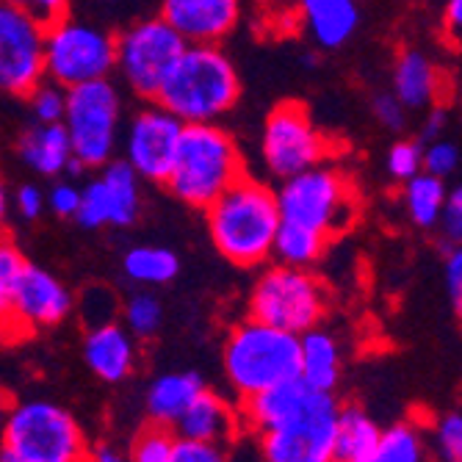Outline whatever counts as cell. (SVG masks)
Wrapping results in <instances>:
<instances>
[{"label":"cell","mask_w":462,"mask_h":462,"mask_svg":"<svg viewBox=\"0 0 462 462\" xmlns=\"http://www.w3.org/2000/svg\"><path fill=\"white\" fill-rule=\"evenodd\" d=\"M344 374V346L321 324L300 335V380L313 388L332 393Z\"/></svg>","instance_id":"7402d4cb"},{"label":"cell","mask_w":462,"mask_h":462,"mask_svg":"<svg viewBox=\"0 0 462 462\" xmlns=\"http://www.w3.org/2000/svg\"><path fill=\"white\" fill-rule=\"evenodd\" d=\"M246 310L249 319L302 335L324 321L329 310V291L310 269L274 263L258 274L249 291Z\"/></svg>","instance_id":"8992f818"},{"label":"cell","mask_w":462,"mask_h":462,"mask_svg":"<svg viewBox=\"0 0 462 462\" xmlns=\"http://www.w3.org/2000/svg\"><path fill=\"white\" fill-rule=\"evenodd\" d=\"M14 208H17V214H20L25 222H36L42 214H45V208H48L45 191H42L39 186H33V183L20 186L17 194H14Z\"/></svg>","instance_id":"7bdbcfd3"},{"label":"cell","mask_w":462,"mask_h":462,"mask_svg":"<svg viewBox=\"0 0 462 462\" xmlns=\"http://www.w3.org/2000/svg\"><path fill=\"white\" fill-rule=\"evenodd\" d=\"M178 438L199 440V443H230L241 432V418L238 404L227 402L211 388H202L191 404L183 410L178 424L172 427Z\"/></svg>","instance_id":"d6986e66"},{"label":"cell","mask_w":462,"mask_h":462,"mask_svg":"<svg viewBox=\"0 0 462 462\" xmlns=\"http://www.w3.org/2000/svg\"><path fill=\"white\" fill-rule=\"evenodd\" d=\"M459 166V150L451 139H435L424 144V161H421V170L432 178H451Z\"/></svg>","instance_id":"8d00e7d4"},{"label":"cell","mask_w":462,"mask_h":462,"mask_svg":"<svg viewBox=\"0 0 462 462\" xmlns=\"http://www.w3.org/2000/svg\"><path fill=\"white\" fill-rule=\"evenodd\" d=\"M122 272L136 285H166L172 282L180 272V261L172 249L155 246V244H139L125 252Z\"/></svg>","instance_id":"f1b7e54d"},{"label":"cell","mask_w":462,"mask_h":462,"mask_svg":"<svg viewBox=\"0 0 462 462\" xmlns=\"http://www.w3.org/2000/svg\"><path fill=\"white\" fill-rule=\"evenodd\" d=\"M83 360L103 383L116 385L128 380L139 363L136 338L116 321L89 327L87 338H83Z\"/></svg>","instance_id":"ac0fdd59"},{"label":"cell","mask_w":462,"mask_h":462,"mask_svg":"<svg viewBox=\"0 0 462 462\" xmlns=\"http://www.w3.org/2000/svg\"><path fill=\"white\" fill-rule=\"evenodd\" d=\"M45 202L51 205V211L61 219H75L78 211V202H80V189L69 180H59L48 194Z\"/></svg>","instance_id":"b9f144b4"},{"label":"cell","mask_w":462,"mask_h":462,"mask_svg":"<svg viewBox=\"0 0 462 462\" xmlns=\"http://www.w3.org/2000/svg\"><path fill=\"white\" fill-rule=\"evenodd\" d=\"M25 100H28L36 122H42V125L61 122L64 106H67V89H61L59 83H53V80L45 78Z\"/></svg>","instance_id":"e575fe53"},{"label":"cell","mask_w":462,"mask_h":462,"mask_svg":"<svg viewBox=\"0 0 462 462\" xmlns=\"http://www.w3.org/2000/svg\"><path fill=\"white\" fill-rule=\"evenodd\" d=\"M300 17L319 51H338L360 28V0H300Z\"/></svg>","instance_id":"44dd1931"},{"label":"cell","mask_w":462,"mask_h":462,"mask_svg":"<svg viewBox=\"0 0 462 462\" xmlns=\"http://www.w3.org/2000/svg\"><path fill=\"white\" fill-rule=\"evenodd\" d=\"M222 365L238 402L249 399L300 376V335L246 316L227 332Z\"/></svg>","instance_id":"277c9868"},{"label":"cell","mask_w":462,"mask_h":462,"mask_svg":"<svg viewBox=\"0 0 462 462\" xmlns=\"http://www.w3.org/2000/svg\"><path fill=\"white\" fill-rule=\"evenodd\" d=\"M383 427L360 407V404H341L335 418V443L332 457L335 462H355L374 454Z\"/></svg>","instance_id":"484cf974"},{"label":"cell","mask_w":462,"mask_h":462,"mask_svg":"<svg viewBox=\"0 0 462 462\" xmlns=\"http://www.w3.org/2000/svg\"><path fill=\"white\" fill-rule=\"evenodd\" d=\"M205 388L202 376L194 371H170L161 374L147 388V415L152 424L175 427L183 410L191 404V399Z\"/></svg>","instance_id":"d4e9b609"},{"label":"cell","mask_w":462,"mask_h":462,"mask_svg":"<svg viewBox=\"0 0 462 462\" xmlns=\"http://www.w3.org/2000/svg\"><path fill=\"white\" fill-rule=\"evenodd\" d=\"M424 161V144L418 139H399L391 150H388V172L393 180L404 183L410 178H415L421 170Z\"/></svg>","instance_id":"d590c367"},{"label":"cell","mask_w":462,"mask_h":462,"mask_svg":"<svg viewBox=\"0 0 462 462\" xmlns=\"http://www.w3.org/2000/svg\"><path fill=\"white\" fill-rule=\"evenodd\" d=\"M106 4H111V0H106Z\"/></svg>","instance_id":"816d5d0a"},{"label":"cell","mask_w":462,"mask_h":462,"mask_svg":"<svg viewBox=\"0 0 462 462\" xmlns=\"http://www.w3.org/2000/svg\"><path fill=\"white\" fill-rule=\"evenodd\" d=\"M61 125L72 144V158L83 170H103L114 161L122 128V95L111 78L67 89Z\"/></svg>","instance_id":"ba28073f"},{"label":"cell","mask_w":462,"mask_h":462,"mask_svg":"<svg viewBox=\"0 0 462 462\" xmlns=\"http://www.w3.org/2000/svg\"><path fill=\"white\" fill-rule=\"evenodd\" d=\"M175 440H178L175 430L150 421L134 435V443L128 448V462H170Z\"/></svg>","instance_id":"1f68e13d"},{"label":"cell","mask_w":462,"mask_h":462,"mask_svg":"<svg viewBox=\"0 0 462 462\" xmlns=\"http://www.w3.org/2000/svg\"><path fill=\"white\" fill-rule=\"evenodd\" d=\"M25 263L28 261L23 258L20 246L6 233H0V324H4L6 316H9L12 293H14L17 277H20V272H23Z\"/></svg>","instance_id":"d6a6232c"},{"label":"cell","mask_w":462,"mask_h":462,"mask_svg":"<svg viewBox=\"0 0 462 462\" xmlns=\"http://www.w3.org/2000/svg\"><path fill=\"white\" fill-rule=\"evenodd\" d=\"M158 17L186 45H219L238 25L241 0H161Z\"/></svg>","instance_id":"2e32d148"},{"label":"cell","mask_w":462,"mask_h":462,"mask_svg":"<svg viewBox=\"0 0 462 462\" xmlns=\"http://www.w3.org/2000/svg\"><path fill=\"white\" fill-rule=\"evenodd\" d=\"M341 402L332 393L313 391L310 402L291 421L258 435L263 462H335V418Z\"/></svg>","instance_id":"7c38bea8"},{"label":"cell","mask_w":462,"mask_h":462,"mask_svg":"<svg viewBox=\"0 0 462 462\" xmlns=\"http://www.w3.org/2000/svg\"><path fill=\"white\" fill-rule=\"evenodd\" d=\"M438 227L451 246H459V241H462V191H459V186H454L446 194V205L440 211Z\"/></svg>","instance_id":"60d3db41"},{"label":"cell","mask_w":462,"mask_h":462,"mask_svg":"<svg viewBox=\"0 0 462 462\" xmlns=\"http://www.w3.org/2000/svg\"><path fill=\"white\" fill-rule=\"evenodd\" d=\"M0 446L17 451L28 462H87L89 454L87 435L75 415L51 399L12 404Z\"/></svg>","instance_id":"52a82bcc"},{"label":"cell","mask_w":462,"mask_h":462,"mask_svg":"<svg viewBox=\"0 0 462 462\" xmlns=\"http://www.w3.org/2000/svg\"><path fill=\"white\" fill-rule=\"evenodd\" d=\"M313 396V388H308L300 376L285 380L280 385H272L255 396L241 399L238 402V418H241V430L252 435H263L285 421H291Z\"/></svg>","instance_id":"ffe728a7"},{"label":"cell","mask_w":462,"mask_h":462,"mask_svg":"<svg viewBox=\"0 0 462 462\" xmlns=\"http://www.w3.org/2000/svg\"><path fill=\"white\" fill-rule=\"evenodd\" d=\"M443 280H446V291L448 300L454 305V310H462V252L459 246H451V252L443 261Z\"/></svg>","instance_id":"ee69618b"},{"label":"cell","mask_w":462,"mask_h":462,"mask_svg":"<svg viewBox=\"0 0 462 462\" xmlns=\"http://www.w3.org/2000/svg\"><path fill=\"white\" fill-rule=\"evenodd\" d=\"M371 111H374V119L380 122L385 131H391V134H402L407 128V108L391 92L374 95Z\"/></svg>","instance_id":"ab89813d"},{"label":"cell","mask_w":462,"mask_h":462,"mask_svg":"<svg viewBox=\"0 0 462 462\" xmlns=\"http://www.w3.org/2000/svg\"><path fill=\"white\" fill-rule=\"evenodd\" d=\"M122 319H125V329H128L136 341H147L161 329L163 305L155 293L136 291L128 297V302L122 305Z\"/></svg>","instance_id":"4dcf8cb0"},{"label":"cell","mask_w":462,"mask_h":462,"mask_svg":"<svg viewBox=\"0 0 462 462\" xmlns=\"http://www.w3.org/2000/svg\"><path fill=\"white\" fill-rule=\"evenodd\" d=\"M114 33L72 14L45 28V78L61 89L111 78Z\"/></svg>","instance_id":"9c48e42d"},{"label":"cell","mask_w":462,"mask_h":462,"mask_svg":"<svg viewBox=\"0 0 462 462\" xmlns=\"http://www.w3.org/2000/svg\"><path fill=\"white\" fill-rule=\"evenodd\" d=\"M17 152L28 170H33L42 178L67 175V166L72 161V144L61 122H36L33 128H28L20 136Z\"/></svg>","instance_id":"603a6c76"},{"label":"cell","mask_w":462,"mask_h":462,"mask_svg":"<svg viewBox=\"0 0 462 462\" xmlns=\"http://www.w3.org/2000/svg\"><path fill=\"white\" fill-rule=\"evenodd\" d=\"M9 205H12V197H9V191H6V183H4V178H0V233H6Z\"/></svg>","instance_id":"c3c4849f"},{"label":"cell","mask_w":462,"mask_h":462,"mask_svg":"<svg viewBox=\"0 0 462 462\" xmlns=\"http://www.w3.org/2000/svg\"><path fill=\"white\" fill-rule=\"evenodd\" d=\"M205 222L222 258L238 269L263 266L280 227L274 189L244 175L205 208Z\"/></svg>","instance_id":"6da1fadb"},{"label":"cell","mask_w":462,"mask_h":462,"mask_svg":"<svg viewBox=\"0 0 462 462\" xmlns=\"http://www.w3.org/2000/svg\"><path fill=\"white\" fill-rule=\"evenodd\" d=\"M274 197L280 222L310 227L329 241L346 233L360 217V197L352 178L329 161L280 180Z\"/></svg>","instance_id":"5b68a950"},{"label":"cell","mask_w":462,"mask_h":462,"mask_svg":"<svg viewBox=\"0 0 462 462\" xmlns=\"http://www.w3.org/2000/svg\"><path fill=\"white\" fill-rule=\"evenodd\" d=\"M170 462H230V457L225 446L219 443H199V440L178 438Z\"/></svg>","instance_id":"74e56055"},{"label":"cell","mask_w":462,"mask_h":462,"mask_svg":"<svg viewBox=\"0 0 462 462\" xmlns=\"http://www.w3.org/2000/svg\"><path fill=\"white\" fill-rule=\"evenodd\" d=\"M446 194H448L446 180L432 178L427 172H418L415 178L404 180L402 202H404V211H407L410 222L415 227H421V230L438 227L440 211L446 205Z\"/></svg>","instance_id":"f546056e"},{"label":"cell","mask_w":462,"mask_h":462,"mask_svg":"<svg viewBox=\"0 0 462 462\" xmlns=\"http://www.w3.org/2000/svg\"><path fill=\"white\" fill-rule=\"evenodd\" d=\"M246 175L238 142L219 122L183 125L172 170L163 186L175 199L205 211L219 194Z\"/></svg>","instance_id":"3957f363"},{"label":"cell","mask_w":462,"mask_h":462,"mask_svg":"<svg viewBox=\"0 0 462 462\" xmlns=\"http://www.w3.org/2000/svg\"><path fill=\"white\" fill-rule=\"evenodd\" d=\"M391 87L393 97L407 111H421L432 106H443L446 97V78L440 67L421 51L404 48L399 51L391 72Z\"/></svg>","instance_id":"e0dca14e"},{"label":"cell","mask_w":462,"mask_h":462,"mask_svg":"<svg viewBox=\"0 0 462 462\" xmlns=\"http://www.w3.org/2000/svg\"><path fill=\"white\" fill-rule=\"evenodd\" d=\"M72 308H75L72 291L53 272L25 263L12 293L9 316L0 324V329L31 335L36 329L61 324L72 313Z\"/></svg>","instance_id":"9a60e30c"},{"label":"cell","mask_w":462,"mask_h":462,"mask_svg":"<svg viewBox=\"0 0 462 462\" xmlns=\"http://www.w3.org/2000/svg\"><path fill=\"white\" fill-rule=\"evenodd\" d=\"M371 462H432V448L424 424L418 418H404V421H396L383 430Z\"/></svg>","instance_id":"4316f807"},{"label":"cell","mask_w":462,"mask_h":462,"mask_svg":"<svg viewBox=\"0 0 462 462\" xmlns=\"http://www.w3.org/2000/svg\"><path fill=\"white\" fill-rule=\"evenodd\" d=\"M0 462H28L25 457H20L17 451L6 448V446H0Z\"/></svg>","instance_id":"f907efd6"},{"label":"cell","mask_w":462,"mask_h":462,"mask_svg":"<svg viewBox=\"0 0 462 462\" xmlns=\"http://www.w3.org/2000/svg\"><path fill=\"white\" fill-rule=\"evenodd\" d=\"M332 142L319 131L308 106L285 100L274 106L263 122L261 158L266 172L277 180L300 175L316 163L329 161Z\"/></svg>","instance_id":"8fae6325"},{"label":"cell","mask_w":462,"mask_h":462,"mask_svg":"<svg viewBox=\"0 0 462 462\" xmlns=\"http://www.w3.org/2000/svg\"><path fill=\"white\" fill-rule=\"evenodd\" d=\"M241 97V78L219 45H186L166 72L152 103L183 125L219 122Z\"/></svg>","instance_id":"7a4b0ae2"},{"label":"cell","mask_w":462,"mask_h":462,"mask_svg":"<svg viewBox=\"0 0 462 462\" xmlns=\"http://www.w3.org/2000/svg\"><path fill=\"white\" fill-rule=\"evenodd\" d=\"M443 31L448 33V39L459 42V31H462V0H446L443 6Z\"/></svg>","instance_id":"bcb514c9"},{"label":"cell","mask_w":462,"mask_h":462,"mask_svg":"<svg viewBox=\"0 0 462 462\" xmlns=\"http://www.w3.org/2000/svg\"><path fill=\"white\" fill-rule=\"evenodd\" d=\"M443 134H448V111L446 106H432L427 108V119H424V128H421V144L443 139Z\"/></svg>","instance_id":"f6af8a7d"},{"label":"cell","mask_w":462,"mask_h":462,"mask_svg":"<svg viewBox=\"0 0 462 462\" xmlns=\"http://www.w3.org/2000/svg\"><path fill=\"white\" fill-rule=\"evenodd\" d=\"M180 131L183 122L178 116L147 100V106L131 116L128 128L122 134V161L131 166L139 180L163 183L172 170Z\"/></svg>","instance_id":"5bb4252c"},{"label":"cell","mask_w":462,"mask_h":462,"mask_svg":"<svg viewBox=\"0 0 462 462\" xmlns=\"http://www.w3.org/2000/svg\"><path fill=\"white\" fill-rule=\"evenodd\" d=\"M9 407H12V402H9V396L0 391V440H4V427H6V415H9Z\"/></svg>","instance_id":"681fc988"},{"label":"cell","mask_w":462,"mask_h":462,"mask_svg":"<svg viewBox=\"0 0 462 462\" xmlns=\"http://www.w3.org/2000/svg\"><path fill=\"white\" fill-rule=\"evenodd\" d=\"M45 80V25L0 4V92L28 97Z\"/></svg>","instance_id":"4fadbf2b"},{"label":"cell","mask_w":462,"mask_h":462,"mask_svg":"<svg viewBox=\"0 0 462 462\" xmlns=\"http://www.w3.org/2000/svg\"><path fill=\"white\" fill-rule=\"evenodd\" d=\"M430 448L438 454L440 462H462V415L457 410L438 418Z\"/></svg>","instance_id":"836d02e7"},{"label":"cell","mask_w":462,"mask_h":462,"mask_svg":"<svg viewBox=\"0 0 462 462\" xmlns=\"http://www.w3.org/2000/svg\"><path fill=\"white\" fill-rule=\"evenodd\" d=\"M332 241L310 227L280 222L274 244H272V258L282 266H297V269H310Z\"/></svg>","instance_id":"83f0119b"},{"label":"cell","mask_w":462,"mask_h":462,"mask_svg":"<svg viewBox=\"0 0 462 462\" xmlns=\"http://www.w3.org/2000/svg\"><path fill=\"white\" fill-rule=\"evenodd\" d=\"M87 462H128V454L111 443H97V446H89Z\"/></svg>","instance_id":"7dc6e473"},{"label":"cell","mask_w":462,"mask_h":462,"mask_svg":"<svg viewBox=\"0 0 462 462\" xmlns=\"http://www.w3.org/2000/svg\"><path fill=\"white\" fill-rule=\"evenodd\" d=\"M103 186V202L108 227H131L142 214V180L122 158L108 161L97 175Z\"/></svg>","instance_id":"cb8c5ba5"},{"label":"cell","mask_w":462,"mask_h":462,"mask_svg":"<svg viewBox=\"0 0 462 462\" xmlns=\"http://www.w3.org/2000/svg\"><path fill=\"white\" fill-rule=\"evenodd\" d=\"M0 4L14 6L25 14H31L33 20H39L42 25H51L61 17L69 14V0H0Z\"/></svg>","instance_id":"f35d334b"},{"label":"cell","mask_w":462,"mask_h":462,"mask_svg":"<svg viewBox=\"0 0 462 462\" xmlns=\"http://www.w3.org/2000/svg\"><path fill=\"white\" fill-rule=\"evenodd\" d=\"M186 42L161 17H144L114 36V69L136 97L152 100Z\"/></svg>","instance_id":"30bf717a"}]
</instances>
